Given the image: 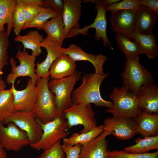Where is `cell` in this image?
I'll use <instances>...</instances> for the list:
<instances>
[{"label": "cell", "mask_w": 158, "mask_h": 158, "mask_svg": "<svg viewBox=\"0 0 158 158\" xmlns=\"http://www.w3.org/2000/svg\"><path fill=\"white\" fill-rule=\"evenodd\" d=\"M109 73L100 75L90 73L84 74L81 78L82 83L72 93L73 103L87 104L91 103L97 106L111 109L113 102L103 99L100 92V87Z\"/></svg>", "instance_id": "cell-1"}, {"label": "cell", "mask_w": 158, "mask_h": 158, "mask_svg": "<svg viewBox=\"0 0 158 158\" xmlns=\"http://www.w3.org/2000/svg\"><path fill=\"white\" fill-rule=\"evenodd\" d=\"M109 98L113 101V106L105 112L111 114L113 116L133 118L142 112L139 107L135 94L123 86L119 88L114 87L109 95Z\"/></svg>", "instance_id": "cell-2"}, {"label": "cell", "mask_w": 158, "mask_h": 158, "mask_svg": "<svg viewBox=\"0 0 158 158\" xmlns=\"http://www.w3.org/2000/svg\"><path fill=\"white\" fill-rule=\"evenodd\" d=\"M49 76L38 78L36 85L39 93L35 104L32 110L36 120L45 124L53 120L58 116L54 95L49 89L48 83Z\"/></svg>", "instance_id": "cell-3"}, {"label": "cell", "mask_w": 158, "mask_h": 158, "mask_svg": "<svg viewBox=\"0 0 158 158\" xmlns=\"http://www.w3.org/2000/svg\"><path fill=\"white\" fill-rule=\"evenodd\" d=\"M140 59L138 55L126 59L121 74L123 86L135 94L143 85L155 82L151 73L140 63Z\"/></svg>", "instance_id": "cell-4"}, {"label": "cell", "mask_w": 158, "mask_h": 158, "mask_svg": "<svg viewBox=\"0 0 158 158\" xmlns=\"http://www.w3.org/2000/svg\"><path fill=\"white\" fill-rule=\"evenodd\" d=\"M82 72L76 70L72 75L58 79H51L48 83L49 90L54 95L58 116L70 107L73 103L71 95L77 82L81 78Z\"/></svg>", "instance_id": "cell-5"}, {"label": "cell", "mask_w": 158, "mask_h": 158, "mask_svg": "<svg viewBox=\"0 0 158 158\" xmlns=\"http://www.w3.org/2000/svg\"><path fill=\"white\" fill-rule=\"evenodd\" d=\"M63 113L53 120L45 124L37 121L41 125L43 132L40 140L30 145L33 149L40 150L50 148L58 141L66 138L69 134L68 126ZM37 121V120H36Z\"/></svg>", "instance_id": "cell-6"}, {"label": "cell", "mask_w": 158, "mask_h": 158, "mask_svg": "<svg viewBox=\"0 0 158 158\" xmlns=\"http://www.w3.org/2000/svg\"><path fill=\"white\" fill-rule=\"evenodd\" d=\"M95 5V9L97 10V14L94 22L89 25H86L83 28L73 29L70 30L66 36V38H70L79 34L87 35L88 30L90 28L95 29L94 37L97 41L101 40L103 41L104 46H109L111 49V42L107 35V22L106 17V7L104 6L103 0H89Z\"/></svg>", "instance_id": "cell-7"}, {"label": "cell", "mask_w": 158, "mask_h": 158, "mask_svg": "<svg viewBox=\"0 0 158 158\" xmlns=\"http://www.w3.org/2000/svg\"><path fill=\"white\" fill-rule=\"evenodd\" d=\"M63 113L67 120L68 129L78 125L83 126L79 133L88 132L97 126L91 104L73 103Z\"/></svg>", "instance_id": "cell-8"}, {"label": "cell", "mask_w": 158, "mask_h": 158, "mask_svg": "<svg viewBox=\"0 0 158 158\" xmlns=\"http://www.w3.org/2000/svg\"><path fill=\"white\" fill-rule=\"evenodd\" d=\"M15 57L20 62V64L16 66L17 62L13 57L10 59L11 66V73L6 78V82L10 85L14 84L16 78L19 77L28 76L30 77L32 82L36 85L38 78L35 71L36 66V57L30 55L26 49L20 51L19 48Z\"/></svg>", "instance_id": "cell-9"}, {"label": "cell", "mask_w": 158, "mask_h": 158, "mask_svg": "<svg viewBox=\"0 0 158 158\" xmlns=\"http://www.w3.org/2000/svg\"><path fill=\"white\" fill-rule=\"evenodd\" d=\"M10 122L13 123L26 132L31 144L37 142L40 139L43 132L42 128L31 111H16L2 123L6 124Z\"/></svg>", "instance_id": "cell-10"}, {"label": "cell", "mask_w": 158, "mask_h": 158, "mask_svg": "<svg viewBox=\"0 0 158 158\" xmlns=\"http://www.w3.org/2000/svg\"><path fill=\"white\" fill-rule=\"evenodd\" d=\"M0 121V143L5 150L17 152L31 144L26 132L14 123L9 122L6 127Z\"/></svg>", "instance_id": "cell-11"}, {"label": "cell", "mask_w": 158, "mask_h": 158, "mask_svg": "<svg viewBox=\"0 0 158 158\" xmlns=\"http://www.w3.org/2000/svg\"><path fill=\"white\" fill-rule=\"evenodd\" d=\"M103 125L104 131L121 140L130 139L136 134L137 125L133 118L114 116L107 117Z\"/></svg>", "instance_id": "cell-12"}, {"label": "cell", "mask_w": 158, "mask_h": 158, "mask_svg": "<svg viewBox=\"0 0 158 158\" xmlns=\"http://www.w3.org/2000/svg\"><path fill=\"white\" fill-rule=\"evenodd\" d=\"M136 9L111 12L108 22L111 25V30L114 33L123 35L131 40V35L135 32V16Z\"/></svg>", "instance_id": "cell-13"}, {"label": "cell", "mask_w": 158, "mask_h": 158, "mask_svg": "<svg viewBox=\"0 0 158 158\" xmlns=\"http://www.w3.org/2000/svg\"><path fill=\"white\" fill-rule=\"evenodd\" d=\"M11 85L15 111H32L37 98L39 93L38 87L32 82L30 78L28 79V84L24 89L17 90L14 84Z\"/></svg>", "instance_id": "cell-14"}, {"label": "cell", "mask_w": 158, "mask_h": 158, "mask_svg": "<svg viewBox=\"0 0 158 158\" xmlns=\"http://www.w3.org/2000/svg\"><path fill=\"white\" fill-rule=\"evenodd\" d=\"M40 46L45 48L47 52L45 59L36 64L35 73L38 78H47L49 76L50 68L54 61L64 54L63 47L47 36L40 44Z\"/></svg>", "instance_id": "cell-15"}, {"label": "cell", "mask_w": 158, "mask_h": 158, "mask_svg": "<svg viewBox=\"0 0 158 158\" xmlns=\"http://www.w3.org/2000/svg\"><path fill=\"white\" fill-rule=\"evenodd\" d=\"M139 107L150 114L158 113V85L150 83L141 86L135 94Z\"/></svg>", "instance_id": "cell-16"}, {"label": "cell", "mask_w": 158, "mask_h": 158, "mask_svg": "<svg viewBox=\"0 0 158 158\" xmlns=\"http://www.w3.org/2000/svg\"><path fill=\"white\" fill-rule=\"evenodd\" d=\"M63 52L64 54L68 55L75 61H89L95 68V73L100 75L105 74L103 72V66L108 60L106 56L87 53L84 51L80 47L73 44H71L67 48H63Z\"/></svg>", "instance_id": "cell-17"}, {"label": "cell", "mask_w": 158, "mask_h": 158, "mask_svg": "<svg viewBox=\"0 0 158 158\" xmlns=\"http://www.w3.org/2000/svg\"><path fill=\"white\" fill-rule=\"evenodd\" d=\"M62 13L66 36L71 29L79 28V23L81 14V3L79 0H63Z\"/></svg>", "instance_id": "cell-18"}, {"label": "cell", "mask_w": 158, "mask_h": 158, "mask_svg": "<svg viewBox=\"0 0 158 158\" xmlns=\"http://www.w3.org/2000/svg\"><path fill=\"white\" fill-rule=\"evenodd\" d=\"M158 15V13L140 5L135 12V31L143 35L152 33Z\"/></svg>", "instance_id": "cell-19"}, {"label": "cell", "mask_w": 158, "mask_h": 158, "mask_svg": "<svg viewBox=\"0 0 158 158\" xmlns=\"http://www.w3.org/2000/svg\"><path fill=\"white\" fill-rule=\"evenodd\" d=\"M110 134L104 130L87 144L82 146L79 158H109L107 154L106 137Z\"/></svg>", "instance_id": "cell-20"}, {"label": "cell", "mask_w": 158, "mask_h": 158, "mask_svg": "<svg viewBox=\"0 0 158 158\" xmlns=\"http://www.w3.org/2000/svg\"><path fill=\"white\" fill-rule=\"evenodd\" d=\"M137 124L136 134L143 138L158 135V115L143 110L139 116L133 118Z\"/></svg>", "instance_id": "cell-21"}, {"label": "cell", "mask_w": 158, "mask_h": 158, "mask_svg": "<svg viewBox=\"0 0 158 158\" xmlns=\"http://www.w3.org/2000/svg\"><path fill=\"white\" fill-rule=\"evenodd\" d=\"M75 61L68 55L63 54L56 59L51 65L49 75L51 79L64 78L73 74L76 71Z\"/></svg>", "instance_id": "cell-22"}, {"label": "cell", "mask_w": 158, "mask_h": 158, "mask_svg": "<svg viewBox=\"0 0 158 158\" xmlns=\"http://www.w3.org/2000/svg\"><path fill=\"white\" fill-rule=\"evenodd\" d=\"M42 29L47 33V36L61 46L66 38L61 13H59L47 21Z\"/></svg>", "instance_id": "cell-23"}, {"label": "cell", "mask_w": 158, "mask_h": 158, "mask_svg": "<svg viewBox=\"0 0 158 158\" xmlns=\"http://www.w3.org/2000/svg\"><path fill=\"white\" fill-rule=\"evenodd\" d=\"M44 39L43 35L38 30H35L28 31L24 35H19L16 36L14 40L16 42H21L24 49L32 50L31 55L36 57L42 53L40 44Z\"/></svg>", "instance_id": "cell-24"}, {"label": "cell", "mask_w": 158, "mask_h": 158, "mask_svg": "<svg viewBox=\"0 0 158 158\" xmlns=\"http://www.w3.org/2000/svg\"><path fill=\"white\" fill-rule=\"evenodd\" d=\"M115 38L119 49L126 56V59L144 54L143 47L137 42L133 41L128 37L119 34H116Z\"/></svg>", "instance_id": "cell-25"}, {"label": "cell", "mask_w": 158, "mask_h": 158, "mask_svg": "<svg viewBox=\"0 0 158 158\" xmlns=\"http://www.w3.org/2000/svg\"><path fill=\"white\" fill-rule=\"evenodd\" d=\"M131 39L134 40L141 45L147 57L153 59L157 57L158 46L153 33L143 35L135 31L131 34Z\"/></svg>", "instance_id": "cell-26"}, {"label": "cell", "mask_w": 158, "mask_h": 158, "mask_svg": "<svg viewBox=\"0 0 158 158\" xmlns=\"http://www.w3.org/2000/svg\"><path fill=\"white\" fill-rule=\"evenodd\" d=\"M16 4V0H0V32L5 29L4 25L7 24L6 32L9 37L13 28V14Z\"/></svg>", "instance_id": "cell-27"}, {"label": "cell", "mask_w": 158, "mask_h": 158, "mask_svg": "<svg viewBox=\"0 0 158 158\" xmlns=\"http://www.w3.org/2000/svg\"><path fill=\"white\" fill-rule=\"evenodd\" d=\"M103 128L102 124L86 133H74L69 137L63 139V144L71 146L78 144L81 146L85 145L100 134L104 131Z\"/></svg>", "instance_id": "cell-28"}, {"label": "cell", "mask_w": 158, "mask_h": 158, "mask_svg": "<svg viewBox=\"0 0 158 158\" xmlns=\"http://www.w3.org/2000/svg\"><path fill=\"white\" fill-rule=\"evenodd\" d=\"M135 144L125 147L124 151L132 153H145L151 150L158 149V135L142 138L138 137L134 140Z\"/></svg>", "instance_id": "cell-29"}, {"label": "cell", "mask_w": 158, "mask_h": 158, "mask_svg": "<svg viewBox=\"0 0 158 158\" xmlns=\"http://www.w3.org/2000/svg\"><path fill=\"white\" fill-rule=\"evenodd\" d=\"M13 95L11 87L0 91V121H3L15 111Z\"/></svg>", "instance_id": "cell-30"}, {"label": "cell", "mask_w": 158, "mask_h": 158, "mask_svg": "<svg viewBox=\"0 0 158 158\" xmlns=\"http://www.w3.org/2000/svg\"><path fill=\"white\" fill-rule=\"evenodd\" d=\"M20 6L26 23L35 18L44 7V0H16Z\"/></svg>", "instance_id": "cell-31"}, {"label": "cell", "mask_w": 158, "mask_h": 158, "mask_svg": "<svg viewBox=\"0 0 158 158\" xmlns=\"http://www.w3.org/2000/svg\"><path fill=\"white\" fill-rule=\"evenodd\" d=\"M59 13L50 8L43 7L35 18L25 23L22 30L31 28L41 30L42 26L49 19L55 16Z\"/></svg>", "instance_id": "cell-32"}, {"label": "cell", "mask_w": 158, "mask_h": 158, "mask_svg": "<svg viewBox=\"0 0 158 158\" xmlns=\"http://www.w3.org/2000/svg\"><path fill=\"white\" fill-rule=\"evenodd\" d=\"M107 154L109 158H157L158 151L152 153H135L124 150H107Z\"/></svg>", "instance_id": "cell-33"}, {"label": "cell", "mask_w": 158, "mask_h": 158, "mask_svg": "<svg viewBox=\"0 0 158 158\" xmlns=\"http://www.w3.org/2000/svg\"><path fill=\"white\" fill-rule=\"evenodd\" d=\"M8 37L5 29L0 32V79H2L3 68L8 64L7 50L9 44Z\"/></svg>", "instance_id": "cell-34"}, {"label": "cell", "mask_w": 158, "mask_h": 158, "mask_svg": "<svg viewBox=\"0 0 158 158\" xmlns=\"http://www.w3.org/2000/svg\"><path fill=\"white\" fill-rule=\"evenodd\" d=\"M16 2L13 13L12 22L13 32L17 36L20 35V31L25 24L26 21L21 12L20 5Z\"/></svg>", "instance_id": "cell-35"}, {"label": "cell", "mask_w": 158, "mask_h": 158, "mask_svg": "<svg viewBox=\"0 0 158 158\" xmlns=\"http://www.w3.org/2000/svg\"><path fill=\"white\" fill-rule=\"evenodd\" d=\"M141 4L138 0H124L106 7L111 12L119 10L136 9Z\"/></svg>", "instance_id": "cell-36"}, {"label": "cell", "mask_w": 158, "mask_h": 158, "mask_svg": "<svg viewBox=\"0 0 158 158\" xmlns=\"http://www.w3.org/2000/svg\"><path fill=\"white\" fill-rule=\"evenodd\" d=\"M65 154L60 140L50 148L44 150L37 158H65Z\"/></svg>", "instance_id": "cell-37"}, {"label": "cell", "mask_w": 158, "mask_h": 158, "mask_svg": "<svg viewBox=\"0 0 158 158\" xmlns=\"http://www.w3.org/2000/svg\"><path fill=\"white\" fill-rule=\"evenodd\" d=\"M62 148L66 155V158H79L82 146L79 144L71 146L63 144Z\"/></svg>", "instance_id": "cell-38"}, {"label": "cell", "mask_w": 158, "mask_h": 158, "mask_svg": "<svg viewBox=\"0 0 158 158\" xmlns=\"http://www.w3.org/2000/svg\"><path fill=\"white\" fill-rule=\"evenodd\" d=\"M44 7L50 8L58 13H62L63 2L62 0H44Z\"/></svg>", "instance_id": "cell-39"}, {"label": "cell", "mask_w": 158, "mask_h": 158, "mask_svg": "<svg viewBox=\"0 0 158 158\" xmlns=\"http://www.w3.org/2000/svg\"><path fill=\"white\" fill-rule=\"evenodd\" d=\"M140 4L158 13V0H138Z\"/></svg>", "instance_id": "cell-40"}, {"label": "cell", "mask_w": 158, "mask_h": 158, "mask_svg": "<svg viewBox=\"0 0 158 158\" xmlns=\"http://www.w3.org/2000/svg\"><path fill=\"white\" fill-rule=\"evenodd\" d=\"M121 1L120 0H103V2L104 6L105 7H106L108 6L119 2Z\"/></svg>", "instance_id": "cell-41"}, {"label": "cell", "mask_w": 158, "mask_h": 158, "mask_svg": "<svg viewBox=\"0 0 158 158\" xmlns=\"http://www.w3.org/2000/svg\"><path fill=\"white\" fill-rule=\"evenodd\" d=\"M0 158H7V154L5 150L0 143Z\"/></svg>", "instance_id": "cell-42"}, {"label": "cell", "mask_w": 158, "mask_h": 158, "mask_svg": "<svg viewBox=\"0 0 158 158\" xmlns=\"http://www.w3.org/2000/svg\"><path fill=\"white\" fill-rule=\"evenodd\" d=\"M6 87V84L5 82L2 80L0 79V91L5 89Z\"/></svg>", "instance_id": "cell-43"}]
</instances>
